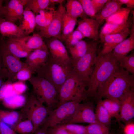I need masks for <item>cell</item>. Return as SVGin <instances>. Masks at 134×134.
Masks as SVG:
<instances>
[{
  "label": "cell",
  "mask_w": 134,
  "mask_h": 134,
  "mask_svg": "<svg viewBox=\"0 0 134 134\" xmlns=\"http://www.w3.org/2000/svg\"><path fill=\"white\" fill-rule=\"evenodd\" d=\"M48 128L47 125L43 123L36 130L33 134H48Z\"/></svg>",
  "instance_id": "cell-49"
},
{
  "label": "cell",
  "mask_w": 134,
  "mask_h": 134,
  "mask_svg": "<svg viewBox=\"0 0 134 134\" xmlns=\"http://www.w3.org/2000/svg\"><path fill=\"white\" fill-rule=\"evenodd\" d=\"M119 66L131 74L134 75V53L118 60Z\"/></svg>",
  "instance_id": "cell-34"
},
{
  "label": "cell",
  "mask_w": 134,
  "mask_h": 134,
  "mask_svg": "<svg viewBox=\"0 0 134 134\" xmlns=\"http://www.w3.org/2000/svg\"><path fill=\"white\" fill-rule=\"evenodd\" d=\"M77 21V18L70 16L65 10L63 17L61 36L62 42H64L66 38L73 31Z\"/></svg>",
  "instance_id": "cell-25"
},
{
  "label": "cell",
  "mask_w": 134,
  "mask_h": 134,
  "mask_svg": "<svg viewBox=\"0 0 134 134\" xmlns=\"http://www.w3.org/2000/svg\"><path fill=\"white\" fill-rule=\"evenodd\" d=\"M98 24L94 19L86 18L78 22L76 28L83 34L84 37L97 41L99 39Z\"/></svg>",
  "instance_id": "cell-16"
},
{
  "label": "cell",
  "mask_w": 134,
  "mask_h": 134,
  "mask_svg": "<svg viewBox=\"0 0 134 134\" xmlns=\"http://www.w3.org/2000/svg\"><path fill=\"white\" fill-rule=\"evenodd\" d=\"M0 53L2 61L0 77L3 80L11 79L19 70L27 66L25 62L11 54L3 45Z\"/></svg>",
  "instance_id": "cell-9"
},
{
  "label": "cell",
  "mask_w": 134,
  "mask_h": 134,
  "mask_svg": "<svg viewBox=\"0 0 134 134\" xmlns=\"http://www.w3.org/2000/svg\"><path fill=\"white\" fill-rule=\"evenodd\" d=\"M0 134H17L11 128L0 119Z\"/></svg>",
  "instance_id": "cell-45"
},
{
  "label": "cell",
  "mask_w": 134,
  "mask_h": 134,
  "mask_svg": "<svg viewBox=\"0 0 134 134\" xmlns=\"http://www.w3.org/2000/svg\"><path fill=\"white\" fill-rule=\"evenodd\" d=\"M43 104L33 91L21 110L23 119L27 118L32 122L34 127L33 134L43 124L52 110Z\"/></svg>",
  "instance_id": "cell-5"
},
{
  "label": "cell",
  "mask_w": 134,
  "mask_h": 134,
  "mask_svg": "<svg viewBox=\"0 0 134 134\" xmlns=\"http://www.w3.org/2000/svg\"><path fill=\"white\" fill-rule=\"evenodd\" d=\"M55 10L52 7H48L41 11L35 16V28L39 31L46 28L50 24L54 16Z\"/></svg>",
  "instance_id": "cell-23"
},
{
  "label": "cell",
  "mask_w": 134,
  "mask_h": 134,
  "mask_svg": "<svg viewBox=\"0 0 134 134\" xmlns=\"http://www.w3.org/2000/svg\"><path fill=\"white\" fill-rule=\"evenodd\" d=\"M101 103L112 117L114 118L120 123L121 122L119 115L120 107L119 100L106 99L103 100H101Z\"/></svg>",
  "instance_id": "cell-31"
},
{
  "label": "cell",
  "mask_w": 134,
  "mask_h": 134,
  "mask_svg": "<svg viewBox=\"0 0 134 134\" xmlns=\"http://www.w3.org/2000/svg\"><path fill=\"white\" fill-rule=\"evenodd\" d=\"M91 42L82 40L74 46L69 48L72 56L71 61H76L83 56L88 51Z\"/></svg>",
  "instance_id": "cell-30"
},
{
  "label": "cell",
  "mask_w": 134,
  "mask_h": 134,
  "mask_svg": "<svg viewBox=\"0 0 134 134\" xmlns=\"http://www.w3.org/2000/svg\"><path fill=\"white\" fill-rule=\"evenodd\" d=\"M134 75L121 67L119 64L114 72L98 89L94 97L118 100L129 91L134 90Z\"/></svg>",
  "instance_id": "cell-1"
},
{
  "label": "cell",
  "mask_w": 134,
  "mask_h": 134,
  "mask_svg": "<svg viewBox=\"0 0 134 134\" xmlns=\"http://www.w3.org/2000/svg\"><path fill=\"white\" fill-rule=\"evenodd\" d=\"M27 0H21L12 13L7 19L6 21L14 23L19 20L22 17L24 11V8L26 4Z\"/></svg>",
  "instance_id": "cell-39"
},
{
  "label": "cell",
  "mask_w": 134,
  "mask_h": 134,
  "mask_svg": "<svg viewBox=\"0 0 134 134\" xmlns=\"http://www.w3.org/2000/svg\"><path fill=\"white\" fill-rule=\"evenodd\" d=\"M119 1L122 5L123 4L126 5L127 8L130 10L134 8V0H118Z\"/></svg>",
  "instance_id": "cell-50"
},
{
  "label": "cell",
  "mask_w": 134,
  "mask_h": 134,
  "mask_svg": "<svg viewBox=\"0 0 134 134\" xmlns=\"http://www.w3.org/2000/svg\"><path fill=\"white\" fill-rule=\"evenodd\" d=\"M98 122L96 119L93 103H80L72 118L67 124Z\"/></svg>",
  "instance_id": "cell-11"
},
{
  "label": "cell",
  "mask_w": 134,
  "mask_h": 134,
  "mask_svg": "<svg viewBox=\"0 0 134 134\" xmlns=\"http://www.w3.org/2000/svg\"><path fill=\"white\" fill-rule=\"evenodd\" d=\"M4 83L3 80L0 77V88Z\"/></svg>",
  "instance_id": "cell-53"
},
{
  "label": "cell",
  "mask_w": 134,
  "mask_h": 134,
  "mask_svg": "<svg viewBox=\"0 0 134 134\" xmlns=\"http://www.w3.org/2000/svg\"><path fill=\"white\" fill-rule=\"evenodd\" d=\"M130 10L127 7H121L105 20L106 23L117 24L125 23L128 20Z\"/></svg>",
  "instance_id": "cell-32"
},
{
  "label": "cell",
  "mask_w": 134,
  "mask_h": 134,
  "mask_svg": "<svg viewBox=\"0 0 134 134\" xmlns=\"http://www.w3.org/2000/svg\"><path fill=\"white\" fill-rule=\"evenodd\" d=\"M23 119L21 112L0 109V119L12 128Z\"/></svg>",
  "instance_id": "cell-26"
},
{
  "label": "cell",
  "mask_w": 134,
  "mask_h": 134,
  "mask_svg": "<svg viewBox=\"0 0 134 134\" xmlns=\"http://www.w3.org/2000/svg\"><path fill=\"white\" fill-rule=\"evenodd\" d=\"M81 4L83 11L87 15L95 18L96 13L92 6L91 0H78Z\"/></svg>",
  "instance_id": "cell-42"
},
{
  "label": "cell",
  "mask_w": 134,
  "mask_h": 134,
  "mask_svg": "<svg viewBox=\"0 0 134 134\" xmlns=\"http://www.w3.org/2000/svg\"><path fill=\"white\" fill-rule=\"evenodd\" d=\"M48 39L46 45L49 51V56L53 60L63 62H71L66 48L62 42L55 38Z\"/></svg>",
  "instance_id": "cell-14"
},
{
  "label": "cell",
  "mask_w": 134,
  "mask_h": 134,
  "mask_svg": "<svg viewBox=\"0 0 134 134\" xmlns=\"http://www.w3.org/2000/svg\"><path fill=\"white\" fill-rule=\"evenodd\" d=\"M2 102L5 107L14 109L23 107L26 100L25 97L22 95L11 94L6 96Z\"/></svg>",
  "instance_id": "cell-28"
},
{
  "label": "cell",
  "mask_w": 134,
  "mask_h": 134,
  "mask_svg": "<svg viewBox=\"0 0 134 134\" xmlns=\"http://www.w3.org/2000/svg\"><path fill=\"white\" fill-rule=\"evenodd\" d=\"M65 10V8L62 4H59L55 10L54 17L50 24L38 33L42 37L49 39L55 38L61 41L63 17Z\"/></svg>",
  "instance_id": "cell-10"
},
{
  "label": "cell",
  "mask_w": 134,
  "mask_h": 134,
  "mask_svg": "<svg viewBox=\"0 0 134 134\" xmlns=\"http://www.w3.org/2000/svg\"><path fill=\"white\" fill-rule=\"evenodd\" d=\"M86 134H110L109 128L98 122L85 126Z\"/></svg>",
  "instance_id": "cell-36"
},
{
  "label": "cell",
  "mask_w": 134,
  "mask_h": 134,
  "mask_svg": "<svg viewBox=\"0 0 134 134\" xmlns=\"http://www.w3.org/2000/svg\"><path fill=\"white\" fill-rule=\"evenodd\" d=\"M2 61L1 55L0 53V71L1 70V67Z\"/></svg>",
  "instance_id": "cell-54"
},
{
  "label": "cell",
  "mask_w": 134,
  "mask_h": 134,
  "mask_svg": "<svg viewBox=\"0 0 134 134\" xmlns=\"http://www.w3.org/2000/svg\"><path fill=\"white\" fill-rule=\"evenodd\" d=\"M51 127L67 130L76 134H86L85 126L76 124H65Z\"/></svg>",
  "instance_id": "cell-37"
},
{
  "label": "cell",
  "mask_w": 134,
  "mask_h": 134,
  "mask_svg": "<svg viewBox=\"0 0 134 134\" xmlns=\"http://www.w3.org/2000/svg\"><path fill=\"white\" fill-rule=\"evenodd\" d=\"M130 30L129 37L118 44L112 51L117 60L125 56L134 49V24L133 23Z\"/></svg>",
  "instance_id": "cell-17"
},
{
  "label": "cell",
  "mask_w": 134,
  "mask_h": 134,
  "mask_svg": "<svg viewBox=\"0 0 134 134\" xmlns=\"http://www.w3.org/2000/svg\"><path fill=\"white\" fill-rule=\"evenodd\" d=\"M37 98L47 107L52 109L58 104V94L53 85L44 78L32 76L28 80Z\"/></svg>",
  "instance_id": "cell-6"
},
{
  "label": "cell",
  "mask_w": 134,
  "mask_h": 134,
  "mask_svg": "<svg viewBox=\"0 0 134 134\" xmlns=\"http://www.w3.org/2000/svg\"><path fill=\"white\" fill-rule=\"evenodd\" d=\"M84 37L82 33L76 29L66 38L64 42L68 49L74 46Z\"/></svg>",
  "instance_id": "cell-38"
},
{
  "label": "cell",
  "mask_w": 134,
  "mask_h": 134,
  "mask_svg": "<svg viewBox=\"0 0 134 134\" xmlns=\"http://www.w3.org/2000/svg\"><path fill=\"white\" fill-rule=\"evenodd\" d=\"M51 3L50 0H27L24 7L37 14L47 9Z\"/></svg>",
  "instance_id": "cell-33"
},
{
  "label": "cell",
  "mask_w": 134,
  "mask_h": 134,
  "mask_svg": "<svg viewBox=\"0 0 134 134\" xmlns=\"http://www.w3.org/2000/svg\"><path fill=\"white\" fill-rule=\"evenodd\" d=\"M131 23L132 21L129 19L126 22L121 24H114L106 23L102 28L99 35L101 42L104 36L106 35L120 33L130 28Z\"/></svg>",
  "instance_id": "cell-22"
},
{
  "label": "cell",
  "mask_w": 134,
  "mask_h": 134,
  "mask_svg": "<svg viewBox=\"0 0 134 134\" xmlns=\"http://www.w3.org/2000/svg\"><path fill=\"white\" fill-rule=\"evenodd\" d=\"M8 81L3 84L0 88V102L2 101L6 96L7 95V86Z\"/></svg>",
  "instance_id": "cell-47"
},
{
  "label": "cell",
  "mask_w": 134,
  "mask_h": 134,
  "mask_svg": "<svg viewBox=\"0 0 134 134\" xmlns=\"http://www.w3.org/2000/svg\"><path fill=\"white\" fill-rule=\"evenodd\" d=\"M82 101L77 100L64 103L52 110L43 123L48 127L67 124L73 116L79 104Z\"/></svg>",
  "instance_id": "cell-8"
},
{
  "label": "cell",
  "mask_w": 134,
  "mask_h": 134,
  "mask_svg": "<svg viewBox=\"0 0 134 134\" xmlns=\"http://www.w3.org/2000/svg\"><path fill=\"white\" fill-rule=\"evenodd\" d=\"M47 132L48 134H76L67 130L57 129L53 127H48Z\"/></svg>",
  "instance_id": "cell-46"
},
{
  "label": "cell",
  "mask_w": 134,
  "mask_h": 134,
  "mask_svg": "<svg viewBox=\"0 0 134 134\" xmlns=\"http://www.w3.org/2000/svg\"><path fill=\"white\" fill-rule=\"evenodd\" d=\"M65 7L66 12L72 17L76 18L80 17L83 19L87 18L81 4L78 0H67Z\"/></svg>",
  "instance_id": "cell-27"
},
{
  "label": "cell",
  "mask_w": 134,
  "mask_h": 134,
  "mask_svg": "<svg viewBox=\"0 0 134 134\" xmlns=\"http://www.w3.org/2000/svg\"><path fill=\"white\" fill-rule=\"evenodd\" d=\"M86 91L85 86L73 70L60 89L57 107L68 101L87 99Z\"/></svg>",
  "instance_id": "cell-4"
},
{
  "label": "cell",
  "mask_w": 134,
  "mask_h": 134,
  "mask_svg": "<svg viewBox=\"0 0 134 134\" xmlns=\"http://www.w3.org/2000/svg\"><path fill=\"white\" fill-rule=\"evenodd\" d=\"M12 128L16 132L20 134H33V124L31 121L28 119L21 121Z\"/></svg>",
  "instance_id": "cell-35"
},
{
  "label": "cell",
  "mask_w": 134,
  "mask_h": 134,
  "mask_svg": "<svg viewBox=\"0 0 134 134\" xmlns=\"http://www.w3.org/2000/svg\"><path fill=\"white\" fill-rule=\"evenodd\" d=\"M118 65V60L112 52L104 55L97 56L87 86L86 96L87 99L94 97L99 87L114 72Z\"/></svg>",
  "instance_id": "cell-2"
},
{
  "label": "cell",
  "mask_w": 134,
  "mask_h": 134,
  "mask_svg": "<svg viewBox=\"0 0 134 134\" xmlns=\"http://www.w3.org/2000/svg\"><path fill=\"white\" fill-rule=\"evenodd\" d=\"M11 94L22 95L27 90V87L24 81H19L12 83Z\"/></svg>",
  "instance_id": "cell-43"
},
{
  "label": "cell",
  "mask_w": 134,
  "mask_h": 134,
  "mask_svg": "<svg viewBox=\"0 0 134 134\" xmlns=\"http://www.w3.org/2000/svg\"><path fill=\"white\" fill-rule=\"evenodd\" d=\"M122 5L118 0H109L102 8L95 15V19L99 26L104 21L121 7Z\"/></svg>",
  "instance_id": "cell-19"
},
{
  "label": "cell",
  "mask_w": 134,
  "mask_h": 134,
  "mask_svg": "<svg viewBox=\"0 0 134 134\" xmlns=\"http://www.w3.org/2000/svg\"><path fill=\"white\" fill-rule=\"evenodd\" d=\"M3 45L14 56L19 58H26L31 52L18 41L8 39Z\"/></svg>",
  "instance_id": "cell-24"
},
{
  "label": "cell",
  "mask_w": 134,
  "mask_h": 134,
  "mask_svg": "<svg viewBox=\"0 0 134 134\" xmlns=\"http://www.w3.org/2000/svg\"><path fill=\"white\" fill-rule=\"evenodd\" d=\"M109 0H91L92 6L96 14L104 7Z\"/></svg>",
  "instance_id": "cell-44"
},
{
  "label": "cell",
  "mask_w": 134,
  "mask_h": 134,
  "mask_svg": "<svg viewBox=\"0 0 134 134\" xmlns=\"http://www.w3.org/2000/svg\"><path fill=\"white\" fill-rule=\"evenodd\" d=\"M19 22L18 26L25 36L29 35L34 31L36 25L35 16L27 7H25L23 15Z\"/></svg>",
  "instance_id": "cell-21"
},
{
  "label": "cell",
  "mask_w": 134,
  "mask_h": 134,
  "mask_svg": "<svg viewBox=\"0 0 134 134\" xmlns=\"http://www.w3.org/2000/svg\"><path fill=\"white\" fill-rule=\"evenodd\" d=\"M124 134H134V123L132 121L125 124L124 127Z\"/></svg>",
  "instance_id": "cell-48"
},
{
  "label": "cell",
  "mask_w": 134,
  "mask_h": 134,
  "mask_svg": "<svg viewBox=\"0 0 134 134\" xmlns=\"http://www.w3.org/2000/svg\"><path fill=\"white\" fill-rule=\"evenodd\" d=\"M97 41L91 42L87 52L77 60L71 61L73 69L86 88L96 61Z\"/></svg>",
  "instance_id": "cell-7"
},
{
  "label": "cell",
  "mask_w": 134,
  "mask_h": 134,
  "mask_svg": "<svg viewBox=\"0 0 134 134\" xmlns=\"http://www.w3.org/2000/svg\"><path fill=\"white\" fill-rule=\"evenodd\" d=\"M130 34L129 28L120 33L105 35L101 42L103 43V48L98 56L104 55L111 52L118 44L126 39Z\"/></svg>",
  "instance_id": "cell-15"
},
{
  "label": "cell",
  "mask_w": 134,
  "mask_h": 134,
  "mask_svg": "<svg viewBox=\"0 0 134 134\" xmlns=\"http://www.w3.org/2000/svg\"><path fill=\"white\" fill-rule=\"evenodd\" d=\"M4 0H0V19H1V17L2 16L1 12V9L3 6L2 5L3 3Z\"/></svg>",
  "instance_id": "cell-52"
},
{
  "label": "cell",
  "mask_w": 134,
  "mask_h": 134,
  "mask_svg": "<svg viewBox=\"0 0 134 134\" xmlns=\"http://www.w3.org/2000/svg\"><path fill=\"white\" fill-rule=\"evenodd\" d=\"M21 0H11L4 6H3L1 9V14L7 19L12 13Z\"/></svg>",
  "instance_id": "cell-40"
},
{
  "label": "cell",
  "mask_w": 134,
  "mask_h": 134,
  "mask_svg": "<svg viewBox=\"0 0 134 134\" xmlns=\"http://www.w3.org/2000/svg\"><path fill=\"white\" fill-rule=\"evenodd\" d=\"M51 3H58L62 4L63 2L65 1L64 0H50Z\"/></svg>",
  "instance_id": "cell-51"
},
{
  "label": "cell",
  "mask_w": 134,
  "mask_h": 134,
  "mask_svg": "<svg viewBox=\"0 0 134 134\" xmlns=\"http://www.w3.org/2000/svg\"><path fill=\"white\" fill-rule=\"evenodd\" d=\"M16 40L30 52L40 49H48L43 37L38 33L34 32L32 35L26 36L20 39Z\"/></svg>",
  "instance_id": "cell-20"
},
{
  "label": "cell",
  "mask_w": 134,
  "mask_h": 134,
  "mask_svg": "<svg viewBox=\"0 0 134 134\" xmlns=\"http://www.w3.org/2000/svg\"><path fill=\"white\" fill-rule=\"evenodd\" d=\"M48 49H37L30 52L25 61L33 74L36 72L45 63L49 56Z\"/></svg>",
  "instance_id": "cell-13"
},
{
  "label": "cell",
  "mask_w": 134,
  "mask_h": 134,
  "mask_svg": "<svg viewBox=\"0 0 134 134\" xmlns=\"http://www.w3.org/2000/svg\"><path fill=\"white\" fill-rule=\"evenodd\" d=\"M0 33L9 39L15 40L20 39L26 36L19 26L2 18L0 19Z\"/></svg>",
  "instance_id": "cell-18"
},
{
  "label": "cell",
  "mask_w": 134,
  "mask_h": 134,
  "mask_svg": "<svg viewBox=\"0 0 134 134\" xmlns=\"http://www.w3.org/2000/svg\"><path fill=\"white\" fill-rule=\"evenodd\" d=\"M95 114L97 122L109 128L112 117L102 105L101 100H99L95 109Z\"/></svg>",
  "instance_id": "cell-29"
},
{
  "label": "cell",
  "mask_w": 134,
  "mask_h": 134,
  "mask_svg": "<svg viewBox=\"0 0 134 134\" xmlns=\"http://www.w3.org/2000/svg\"><path fill=\"white\" fill-rule=\"evenodd\" d=\"M33 74L27 66L23 67L19 70L11 80H18L24 81L28 80Z\"/></svg>",
  "instance_id": "cell-41"
},
{
  "label": "cell",
  "mask_w": 134,
  "mask_h": 134,
  "mask_svg": "<svg viewBox=\"0 0 134 134\" xmlns=\"http://www.w3.org/2000/svg\"><path fill=\"white\" fill-rule=\"evenodd\" d=\"M120 104V118L125 124L132 121L134 117V92L131 90L119 100Z\"/></svg>",
  "instance_id": "cell-12"
},
{
  "label": "cell",
  "mask_w": 134,
  "mask_h": 134,
  "mask_svg": "<svg viewBox=\"0 0 134 134\" xmlns=\"http://www.w3.org/2000/svg\"><path fill=\"white\" fill-rule=\"evenodd\" d=\"M73 71L71 62L55 61L49 55L47 61L36 73L52 84L58 94L61 86Z\"/></svg>",
  "instance_id": "cell-3"
}]
</instances>
